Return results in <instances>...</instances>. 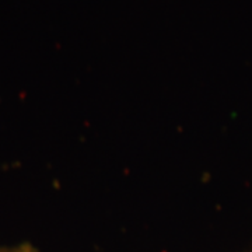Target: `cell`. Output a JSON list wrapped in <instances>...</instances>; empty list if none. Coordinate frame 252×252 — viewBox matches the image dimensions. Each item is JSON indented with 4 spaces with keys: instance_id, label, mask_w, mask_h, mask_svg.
<instances>
[{
    "instance_id": "6da1fadb",
    "label": "cell",
    "mask_w": 252,
    "mask_h": 252,
    "mask_svg": "<svg viewBox=\"0 0 252 252\" xmlns=\"http://www.w3.org/2000/svg\"><path fill=\"white\" fill-rule=\"evenodd\" d=\"M0 252H39L31 243H20L9 247H0Z\"/></svg>"
},
{
    "instance_id": "7a4b0ae2",
    "label": "cell",
    "mask_w": 252,
    "mask_h": 252,
    "mask_svg": "<svg viewBox=\"0 0 252 252\" xmlns=\"http://www.w3.org/2000/svg\"><path fill=\"white\" fill-rule=\"evenodd\" d=\"M251 252H252V251H251Z\"/></svg>"
}]
</instances>
